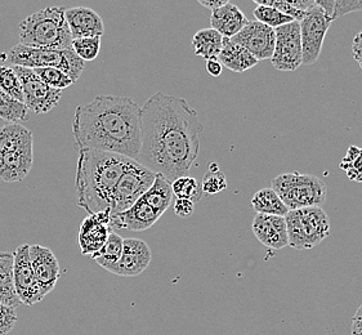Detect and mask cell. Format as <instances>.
<instances>
[{"label":"cell","mask_w":362,"mask_h":335,"mask_svg":"<svg viewBox=\"0 0 362 335\" xmlns=\"http://www.w3.org/2000/svg\"><path fill=\"white\" fill-rule=\"evenodd\" d=\"M203 131L197 111L186 100L156 92L141 107L137 161L170 183L189 175L199 156Z\"/></svg>","instance_id":"obj_1"},{"label":"cell","mask_w":362,"mask_h":335,"mask_svg":"<svg viewBox=\"0 0 362 335\" xmlns=\"http://www.w3.org/2000/svg\"><path fill=\"white\" fill-rule=\"evenodd\" d=\"M73 134L78 151L95 150L138 160L141 106L129 97L97 95L75 109Z\"/></svg>","instance_id":"obj_2"},{"label":"cell","mask_w":362,"mask_h":335,"mask_svg":"<svg viewBox=\"0 0 362 335\" xmlns=\"http://www.w3.org/2000/svg\"><path fill=\"white\" fill-rule=\"evenodd\" d=\"M75 177L76 203L88 214L110 211L116 184L132 159L95 150L78 151Z\"/></svg>","instance_id":"obj_3"},{"label":"cell","mask_w":362,"mask_h":335,"mask_svg":"<svg viewBox=\"0 0 362 335\" xmlns=\"http://www.w3.org/2000/svg\"><path fill=\"white\" fill-rule=\"evenodd\" d=\"M65 11V7H47L26 17L18 26V44L39 49H73Z\"/></svg>","instance_id":"obj_4"},{"label":"cell","mask_w":362,"mask_h":335,"mask_svg":"<svg viewBox=\"0 0 362 335\" xmlns=\"http://www.w3.org/2000/svg\"><path fill=\"white\" fill-rule=\"evenodd\" d=\"M33 133L22 124L0 128V180L3 182L23 181L33 168Z\"/></svg>","instance_id":"obj_5"},{"label":"cell","mask_w":362,"mask_h":335,"mask_svg":"<svg viewBox=\"0 0 362 335\" xmlns=\"http://www.w3.org/2000/svg\"><path fill=\"white\" fill-rule=\"evenodd\" d=\"M271 189L283 200L289 211L319 206L326 203L327 187L319 177L298 172L277 175L271 181Z\"/></svg>","instance_id":"obj_6"},{"label":"cell","mask_w":362,"mask_h":335,"mask_svg":"<svg viewBox=\"0 0 362 335\" xmlns=\"http://www.w3.org/2000/svg\"><path fill=\"white\" fill-rule=\"evenodd\" d=\"M6 62L12 66H20L26 69H43L53 67L65 73L73 83L78 81L84 71L86 62L76 56L73 49L54 51V49H39L17 44L6 54Z\"/></svg>","instance_id":"obj_7"},{"label":"cell","mask_w":362,"mask_h":335,"mask_svg":"<svg viewBox=\"0 0 362 335\" xmlns=\"http://www.w3.org/2000/svg\"><path fill=\"white\" fill-rule=\"evenodd\" d=\"M289 245L296 250L316 248L330 236V222L319 206L289 211L285 216Z\"/></svg>","instance_id":"obj_8"},{"label":"cell","mask_w":362,"mask_h":335,"mask_svg":"<svg viewBox=\"0 0 362 335\" xmlns=\"http://www.w3.org/2000/svg\"><path fill=\"white\" fill-rule=\"evenodd\" d=\"M156 175L142 167L138 161L131 160L120 181L116 184L111 204V217L128 211L153 186Z\"/></svg>","instance_id":"obj_9"},{"label":"cell","mask_w":362,"mask_h":335,"mask_svg":"<svg viewBox=\"0 0 362 335\" xmlns=\"http://www.w3.org/2000/svg\"><path fill=\"white\" fill-rule=\"evenodd\" d=\"M12 67L20 78L23 90V103L30 111L42 115L49 112L57 106L62 97V90L47 86L31 69L20 66Z\"/></svg>","instance_id":"obj_10"},{"label":"cell","mask_w":362,"mask_h":335,"mask_svg":"<svg viewBox=\"0 0 362 335\" xmlns=\"http://www.w3.org/2000/svg\"><path fill=\"white\" fill-rule=\"evenodd\" d=\"M332 22L317 6L310 9L305 13V18L299 22L302 40V65H313L319 59Z\"/></svg>","instance_id":"obj_11"},{"label":"cell","mask_w":362,"mask_h":335,"mask_svg":"<svg viewBox=\"0 0 362 335\" xmlns=\"http://www.w3.org/2000/svg\"><path fill=\"white\" fill-rule=\"evenodd\" d=\"M276 44L271 59L276 70L293 73L302 66V40L299 22L293 21L275 30Z\"/></svg>","instance_id":"obj_12"},{"label":"cell","mask_w":362,"mask_h":335,"mask_svg":"<svg viewBox=\"0 0 362 335\" xmlns=\"http://www.w3.org/2000/svg\"><path fill=\"white\" fill-rule=\"evenodd\" d=\"M13 285L17 297L25 306H34L45 297L33 270L28 244L17 247L13 253Z\"/></svg>","instance_id":"obj_13"},{"label":"cell","mask_w":362,"mask_h":335,"mask_svg":"<svg viewBox=\"0 0 362 335\" xmlns=\"http://www.w3.org/2000/svg\"><path fill=\"white\" fill-rule=\"evenodd\" d=\"M232 42L245 48L258 61L271 59L276 44V31L259 21H249L238 35L231 37Z\"/></svg>","instance_id":"obj_14"},{"label":"cell","mask_w":362,"mask_h":335,"mask_svg":"<svg viewBox=\"0 0 362 335\" xmlns=\"http://www.w3.org/2000/svg\"><path fill=\"white\" fill-rule=\"evenodd\" d=\"M110 211L88 214V217L81 222L78 231V244L81 254L92 258L103 248V245L109 239L110 233L112 231L110 226Z\"/></svg>","instance_id":"obj_15"},{"label":"cell","mask_w":362,"mask_h":335,"mask_svg":"<svg viewBox=\"0 0 362 335\" xmlns=\"http://www.w3.org/2000/svg\"><path fill=\"white\" fill-rule=\"evenodd\" d=\"M153 259L151 249L139 239H124L123 250L119 261L110 267L109 272L122 277L141 275Z\"/></svg>","instance_id":"obj_16"},{"label":"cell","mask_w":362,"mask_h":335,"mask_svg":"<svg viewBox=\"0 0 362 335\" xmlns=\"http://www.w3.org/2000/svg\"><path fill=\"white\" fill-rule=\"evenodd\" d=\"M30 261L44 295L54 289L59 278V263L51 249L42 245H30Z\"/></svg>","instance_id":"obj_17"},{"label":"cell","mask_w":362,"mask_h":335,"mask_svg":"<svg viewBox=\"0 0 362 335\" xmlns=\"http://www.w3.org/2000/svg\"><path fill=\"white\" fill-rule=\"evenodd\" d=\"M65 18L73 40L81 37H101L105 34L103 20L92 8H66Z\"/></svg>","instance_id":"obj_18"},{"label":"cell","mask_w":362,"mask_h":335,"mask_svg":"<svg viewBox=\"0 0 362 335\" xmlns=\"http://www.w3.org/2000/svg\"><path fill=\"white\" fill-rule=\"evenodd\" d=\"M254 236L266 248L281 250L289 245L285 217L257 214L252 225Z\"/></svg>","instance_id":"obj_19"},{"label":"cell","mask_w":362,"mask_h":335,"mask_svg":"<svg viewBox=\"0 0 362 335\" xmlns=\"http://www.w3.org/2000/svg\"><path fill=\"white\" fill-rule=\"evenodd\" d=\"M161 216L163 214L155 211L151 205L147 204L145 200L141 197L137 203L131 206L128 211L119 213L114 217H111L110 226L139 233V231H145L150 227H153L159 221Z\"/></svg>","instance_id":"obj_20"},{"label":"cell","mask_w":362,"mask_h":335,"mask_svg":"<svg viewBox=\"0 0 362 335\" xmlns=\"http://www.w3.org/2000/svg\"><path fill=\"white\" fill-rule=\"evenodd\" d=\"M247 16L230 1L223 7L213 11L210 16L211 29L216 30L222 37L230 39L238 35L247 26Z\"/></svg>","instance_id":"obj_21"},{"label":"cell","mask_w":362,"mask_h":335,"mask_svg":"<svg viewBox=\"0 0 362 335\" xmlns=\"http://www.w3.org/2000/svg\"><path fill=\"white\" fill-rule=\"evenodd\" d=\"M221 65L230 69L233 73H245L258 65V59H254L249 52L239 44L232 42L230 37H223L222 51L218 56Z\"/></svg>","instance_id":"obj_22"},{"label":"cell","mask_w":362,"mask_h":335,"mask_svg":"<svg viewBox=\"0 0 362 335\" xmlns=\"http://www.w3.org/2000/svg\"><path fill=\"white\" fill-rule=\"evenodd\" d=\"M0 303L17 310L21 302L13 285V254L0 252Z\"/></svg>","instance_id":"obj_23"},{"label":"cell","mask_w":362,"mask_h":335,"mask_svg":"<svg viewBox=\"0 0 362 335\" xmlns=\"http://www.w3.org/2000/svg\"><path fill=\"white\" fill-rule=\"evenodd\" d=\"M222 45L223 37L211 28L199 30L192 37V48L196 56H200L206 61L218 59L222 51Z\"/></svg>","instance_id":"obj_24"},{"label":"cell","mask_w":362,"mask_h":335,"mask_svg":"<svg viewBox=\"0 0 362 335\" xmlns=\"http://www.w3.org/2000/svg\"><path fill=\"white\" fill-rule=\"evenodd\" d=\"M173 196L172 183L163 175H156L153 186L146 191L142 199L147 204L151 205L155 211H159L160 214H164L172 205Z\"/></svg>","instance_id":"obj_25"},{"label":"cell","mask_w":362,"mask_h":335,"mask_svg":"<svg viewBox=\"0 0 362 335\" xmlns=\"http://www.w3.org/2000/svg\"><path fill=\"white\" fill-rule=\"evenodd\" d=\"M252 205L257 214L263 216L285 217L289 213V209L284 204L283 200L271 187L257 191L252 199Z\"/></svg>","instance_id":"obj_26"},{"label":"cell","mask_w":362,"mask_h":335,"mask_svg":"<svg viewBox=\"0 0 362 335\" xmlns=\"http://www.w3.org/2000/svg\"><path fill=\"white\" fill-rule=\"evenodd\" d=\"M123 241L124 239L122 236H119L117 233L111 231L110 233L109 239L106 241V244L103 245V248L95 253L92 259H95V262L101 266L102 269L109 270L112 264H115L120 255H122V250H123Z\"/></svg>","instance_id":"obj_27"},{"label":"cell","mask_w":362,"mask_h":335,"mask_svg":"<svg viewBox=\"0 0 362 335\" xmlns=\"http://www.w3.org/2000/svg\"><path fill=\"white\" fill-rule=\"evenodd\" d=\"M0 119L8 124H16L17 122L29 120V109L25 103L3 93L0 90Z\"/></svg>","instance_id":"obj_28"},{"label":"cell","mask_w":362,"mask_h":335,"mask_svg":"<svg viewBox=\"0 0 362 335\" xmlns=\"http://www.w3.org/2000/svg\"><path fill=\"white\" fill-rule=\"evenodd\" d=\"M172 191H173L174 196L177 199L189 200L194 204L200 201V199L203 196L202 184L191 175H183V177L174 180L172 182Z\"/></svg>","instance_id":"obj_29"},{"label":"cell","mask_w":362,"mask_h":335,"mask_svg":"<svg viewBox=\"0 0 362 335\" xmlns=\"http://www.w3.org/2000/svg\"><path fill=\"white\" fill-rule=\"evenodd\" d=\"M0 90L3 93L23 103V90H22L20 78L15 73L13 67L9 65L0 66Z\"/></svg>","instance_id":"obj_30"},{"label":"cell","mask_w":362,"mask_h":335,"mask_svg":"<svg viewBox=\"0 0 362 335\" xmlns=\"http://www.w3.org/2000/svg\"><path fill=\"white\" fill-rule=\"evenodd\" d=\"M351 181L362 182V148L352 145L347 150V153L339 164Z\"/></svg>","instance_id":"obj_31"},{"label":"cell","mask_w":362,"mask_h":335,"mask_svg":"<svg viewBox=\"0 0 362 335\" xmlns=\"http://www.w3.org/2000/svg\"><path fill=\"white\" fill-rule=\"evenodd\" d=\"M203 194L206 195H216L227 189V180L223 172L219 170L217 163H210L208 172L204 175L202 181Z\"/></svg>","instance_id":"obj_32"},{"label":"cell","mask_w":362,"mask_h":335,"mask_svg":"<svg viewBox=\"0 0 362 335\" xmlns=\"http://www.w3.org/2000/svg\"><path fill=\"white\" fill-rule=\"evenodd\" d=\"M73 51L84 62L95 61L101 51V37H81L73 40Z\"/></svg>","instance_id":"obj_33"},{"label":"cell","mask_w":362,"mask_h":335,"mask_svg":"<svg viewBox=\"0 0 362 335\" xmlns=\"http://www.w3.org/2000/svg\"><path fill=\"white\" fill-rule=\"evenodd\" d=\"M254 17H255V21L262 22L267 25L268 28L275 30L294 21L293 18L279 12L275 8L266 7V6H257L254 9Z\"/></svg>","instance_id":"obj_34"},{"label":"cell","mask_w":362,"mask_h":335,"mask_svg":"<svg viewBox=\"0 0 362 335\" xmlns=\"http://www.w3.org/2000/svg\"><path fill=\"white\" fill-rule=\"evenodd\" d=\"M34 73L37 74V76L42 81L57 90H62L65 88H69L73 86L74 83L65 73H62L58 69H53V67H43V69H34Z\"/></svg>","instance_id":"obj_35"},{"label":"cell","mask_w":362,"mask_h":335,"mask_svg":"<svg viewBox=\"0 0 362 335\" xmlns=\"http://www.w3.org/2000/svg\"><path fill=\"white\" fill-rule=\"evenodd\" d=\"M257 6H266V7L275 8L279 12L293 18L294 21L300 22L305 17L307 12L298 11L296 8L291 7L288 1H281V0H254Z\"/></svg>","instance_id":"obj_36"},{"label":"cell","mask_w":362,"mask_h":335,"mask_svg":"<svg viewBox=\"0 0 362 335\" xmlns=\"http://www.w3.org/2000/svg\"><path fill=\"white\" fill-rule=\"evenodd\" d=\"M358 11H362V0H334L333 21Z\"/></svg>","instance_id":"obj_37"},{"label":"cell","mask_w":362,"mask_h":335,"mask_svg":"<svg viewBox=\"0 0 362 335\" xmlns=\"http://www.w3.org/2000/svg\"><path fill=\"white\" fill-rule=\"evenodd\" d=\"M17 315L15 308L0 303V335H7L15 328Z\"/></svg>","instance_id":"obj_38"},{"label":"cell","mask_w":362,"mask_h":335,"mask_svg":"<svg viewBox=\"0 0 362 335\" xmlns=\"http://www.w3.org/2000/svg\"><path fill=\"white\" fill-rule=\"evenodd\" d=\"M173 211L180 218H187L195 211V204L189 200L177 199L174 201Z\"/></svg>","instance_id":"obj_39"},{"label":"cell","mask_w":362,"mask_h":335,"mask_svg":"<svg viewBox=\"0 0 362 335\" xmlns=\"http://www.w3.org/2000/svg\"><path fill=\"white\" fill-rule=\"evenodd\" d=\"M352 56L357 62V65L360 66V69H362V31H360L356 35L354 42H352Z\"/></svg>","instance_id":"obj_40"},{"label":"cell","mask_w":362,"mask_h":335,"mask_svg":"<svg viewBox=\"0 0 362 335\" xmlns=\"http://www.w3.org/2000/svg\"><path fill=\"white\" fill-rule=\"evenodd\" d=\"M351 335H362V305L356 311L351 325Z\"/></svg>","instance_id":"obj_41"},{"label":"cell","mask_w":362,"mask_h":335,"mask_svg":"<svg viewBox=\"0 0 362 335\" xmlns=\"http://www.w3.org/2000/svg\"><path fill=\"white\" fill-rule=\"evenodd\" d=\"M288 3L291 7L296 8L298 11H302V12H308L312 8L316 7L315 0H291Z\"/></svg>","instance_id":"obj_42"},{"label":"cell","mask_w":362,"mask_h":335,"mask_svg":"<svg viewBox=\"0 0 362 335\" xmlns=\"http://www.w3.org/2000/svg\"><path fill=\"white\" fill-rule=\"evenodd\" d=\"M205 69H206V71H208L209 75L214 76V78H217V76H219V75L222 74L223 66L221 65V62H219L217 59H208V61H206V66H205Z\"/></svg>","instance_id":"obj_43"},{"label":"cell","mask_w":362,"mask_h":335,"mask_svg":"<svg viewBox=\"0 0 362 335\" xmlns=\"http://www.w3.org/2000/svg\"><path fill=\"white\" fill-rule=\"evenodd\" d=\"M199 3H200L203 7L208 8V9H210V11L213 12V11H216V9H219V8L226 6V4L228 3V0H199Z\"/></svg>","instance_id":"obj_44"}]
</instances>
